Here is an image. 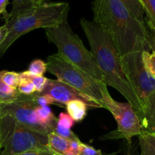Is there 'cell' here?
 Wrapping results in <instances>:
<instances>
[{
	"label": "cell",
	"mask_w": 155,
	"mask_h": 155,
	"mask_svg": "<svg viewBox=\"0 0 155 155\" xmlns=\"http://www.w3.org/2000/svg\"><path fill=\"white\" fill-rule=\"evenodd\" d=\"M93 21L107 31L120 56L148 51L146 24L139 22L120 0H93Z\"/></svg>",
	"instance_id": "obj_1"
},
{
	"label": "cell",
	"mask_w": 155,
	"mask_h": 155,
	"mask_svg": "<svg viewBox=\"0 0 155 155\" xmlns=\"http://www.w3.org/2000/svg\"><path fill=\"white\" fill-rule=\"evenodd\" d=\"M80 25L90 45L91 53L102 73L104 83L118 91L127 99L141 122L143 117V105L124 74L120 56L109 34L93 21L81 18Z\"/></svg>",
	"instance_id": "obj_2"
},
{
	"label": "cell",
	"mask_w": 155,
	"mask_h": 155,
	"mask_svg": "<svg viewBox=\"0 0 155 155\" xmlns=\"http://www.w3.org/2000/svg\"><path fill=\"white\" fill-rule=\"evenodd\" d=\"M68 2H42L34 4L31 0H13L10 13L4 15L2 26L5 37L0 43V57L21 36L39 28L55 27L68 19Z\"/></svg>",
	"instance_id": "obj_3"
},
{
	"label": "cell",
	"mask_w": 155,
	"mask_h": 155,
	"mask_svg": "<svg viewBox=\"0 0 155 155\" xmlns=\"http://www.w3.org/2000/svg\"><path fill=\"white\" fill-rule=\"evenodd\" d=\"M48 42L54 44L58 53L67 61L81 69L92 78L104 82L103 74L90 51L80 37L73 31L65 19L55 27L45 29Z\"/></svg>",
	"instance_id": "obj_4"
},
{
	"label": "cell",
	"mask_w": 155,
	"mask_h": 155,
	"mask_svg": "<svg viewBox=\"0 0 155 155\" xmlns=\"http://www.w3.org/2000/svg\"><path fill=\"white\" fill-rule=\"evenodd\" d=\"M47 71L57 77V80L69 85L81 93L101 105L104 82L98 81L70 63L58 53L47 58ZM103 108V107H102Z\"/></svg>",
	"instance_id": "obj_5"
},
{
	"label": "cell",
	"mask_w": 155,
	"mask_h": 155,
	"mask_svg": "<svg viewBox=\"0 0 155 155\" xmlns=\"http://www.w3.org/2000/svg\"><path fill=\"white\" fill-rule=\"evenodd\" d=\"M0 117L4 137L3 151L0 155H16L38 150L50 151L48 135L27 128L8 116H0Z\"/></svg>",
	"instance_id": "obj_6"
},
{
	"label": "cell",
	"mask_w": 155,
	"mask_h": 155,
	"mask_svg": "<svg viewBox=\"0 0 155 155\" xmlns=\"http://www.w3.org/2000/svg\"><path fill=\"white\" fill-rule=\"evenodd\" d=\"M103 108L107 109L113 115L117 124V129L102 138L105 139H124L127 140V145H132V139L139 136L142 132L141 122L137 114L131 104L128 102H119L110 96L107 91V85L102 88Z\"/></svg>",
	"instance_id": "obj_7"
},
{
	"label": "cell",
	"mask_w": 155,
	"mask_h": 155,
	"mask_svg": "<svg viewBox=\"0 0 155 155\" xmlns=\"http://www.w3.org/2000/svg\"><path fill=\"white\" fill-rule=\"evenodd\" d=\"M142 53L134 51L120 56V64L127 80L143 105L148 95L155 91V79L145 70Z\"/></svg>",
	"instance_id": "obj_8"
},
{
	"label": "cell",
	"mask_w": 155,
	"mask_h": 155,
	"mask_svg": "<svg viewBox=\"0 0 155 155\" xmlns=\"http://www.w3.org/2000/svg\"><path fill=\"white\" fill-rule=\"evenodd\" d=\"M39 106L35 102L33 95L21 96L10 104H0V116H8L21 125L42 134L51 133L38 123L35 115V109Z\"/></svg>",
	"instance_id": "obj_9"
},
{
	"label": "cell",
	"mask_w": 155,
	"mask_h": 155,
	"mask_svg": "<svg viewBox=\"0 0 155 155\" xmlns=\"http://www.w3.org/2000/svg\"><path fill=\"white\" fill-rule=\"evenodd\" d=\"M39 94L50 96L60 107H64L73 100H81L85 101L89 107L102 108L99 104L93 101L92 98L58 80L48 79L46 86Z\"/></svg>",
	"instance_id": "obj_10"
},
{
	"label": "cell",
	"mask_w": 155,
	"mask_h": 155,
	"mask_svg": "<svg viewBox=\"0 0 155 155\" xmlns=\"http://www.w3.org/2000/svg\"><path fill=\"white\" fill-rule=\"evenodd\" d=\"M142 131L155 133V91L150 94L143 104Z\"/></svg>",
	"instance_id": "obj_11"
},
{
	"label": "cell",
	"mask_w": 155,
	"mask_h": 155,
	"mask_svg": "<svg viewBox=\"0 0 155 155\" xmlns=\"http://www.w3.org/2000/svg\"><path fill=\"white\" fill-rule=\"evenodd\" d=\"M35 115L38 123L45 128L53 132L57 125L58 119L54 116L49 106L37 107L35 109Z\"/></svg>",
	"instance_id": "obj_12"
},
{
	"label": "cell",
	"mask_w": 155,
	"mask_h": 155,
	"mask_svg": "<svg viewBox=\"0 0 155 155\" xmlns=\"http://www.w3.org/2000/svg\"><path fill=\"white\" fill-rule=\"evenodd\" d=\"M48 146L54 155H66L70 141L58 136L54 132L48 134Z\"/></svg>",
	"instance_id": "obj_13"
},
{
	"label": "cell",
	"mask_w": 155,
	"mask_h": 155,
	"mask_svg": "<svg viewBox=\"0 0 155 155\" xmlns=\"http://www.w3.org/2000/svg\"><path fill=\"white\" fill-rule=\"evenodd\" d=\"M68 114L75 122H81L87 114L88 104L81 100H73L65 105Z\"/></svg>",
	"instance_id": "obj_14"
},
{
	"label": "cell",
	"mask_w": 155,
	"mask_h": 155,
	"mask_svg": "<svg viewBox=\"0 0 155 155\" xmlns=\"http://www.w3.org/2000/svg\"><path fill=\"white\" fill-rule=\"evenodd\" d=\"M140 155H155V133L142 131L139 136Z\"/></svg>",
	"instance_id": "obj_15"
},
{
	"label": "cell",
	"mask_w": 155,
	"mask_h": 155,
	"mask_svg": "<svg viewBox=\"0 0 155 155\" xmlns=\"http://www.w3.org/2000/svg\"><path fill=\"white\" fill-rule=\"evenodd\" d=\"M21 96V94L18 89L7 86L2 81L0 71V104H10L17 101Z\"/></svg>",
	"instance_id": "obj_16"
},
{
	"label": "cell",
	"mask_w": 155,
	"mask_h": 155,
	"mask_svg": "<svg viewBox=\"0 0 155 155\" xmlns=\"http://www.w3.org/2000/svg\"><path fill=\"white\" fill-rule=\"evenodd\" d=\"M132 15L142 24H145V19L142 6L139 0H120Z\"/></svg>",
	"instance_id": "obj_17"
},
{
	"label": "cell",
	"mask_w": 155,
	"mask_h": 155,
	"mask_svg": "<svg viewBox=\"0 0 155 155\" xmlns=\"http://www.w3.org/2000/svg\"><path fill=\"white\" fill-rule=\"evenodd\" d=\"M139 2L147 15L145 23L155 28V0H139Z\"/></svg>",
	"instance_id": "obj_18"
},
{
	"label": "cell",
	"mask_w": 155,
	"mask_h": 155,
	"mask_svg": "<svg viewBox=\"0 0 155 155\" xmlns=\"http://www.w3.org/2000/svg\"><path fill=\"white\" fill-rule=\"evenodd\" d=\"M2 81L7 86L18 89L20 83H21V74L19 73L14 72V71H1Z\"/></svg>",
	"instance_id": "obj_19"
},
{
	"label": "cell",
	"mask_w": 155,
	"mask_h": 155,
	"mask_svg": "<svg viewBox=\"0 0 155 155\" xmlns=\"http://www.w3.org/2000/svg\"><path fill=\"white\" fill-rule=\"evenodd\" d=\"M142 62L147 72L155 79V51H143L142 53Z\"/></svg>",
	"instance_id": "obj_20"
},
{
	"label": "cell",
	"mask_w": 155,
	"mask_h": 155,
	"mask_svg": "<svg viewBox=\"0 0 155 155\" xmlns=\"http://www.w3.org/2000/svg\"><path fill=\"white\" fill-rule=\"evenodd\" d=\"M20 74H21V77L28 79L29 80H30L33 83L35 88H36V91L37 93L42 92L47 84L48 78H46L44 76H32L27 74V71L20 73Z\"/></svg>",
	"instance_id": "obj_21"
},
{
	"label": "cell",
	"mask_w": 155,
	"mask_h": 155,
	"mask_svg": "<svg viewBox=\"0 0 155 155\" xmlns=\"http://www.w3.org/2000/svg\"><path fill=\"white\" fill-rule=\"evenodd\" d=\"M27 74L32 76H43L47 71L46 62L41 59H36L29 64Z\"/></svg>",
	"instance_id": "obj_22"
},
{
	"label": "cell",
	"mask_w": 155,
	"mask_h": 155,
	"mask_svg": "<svg viewBox=\"0 0 155 155\" xmlns=\"http://www.w3.org/2000/svg\"><path fill=\"white\" fill-rule=\"evenodd\" d=\"M21 83L18 87V90L21 95H30L36 92V88L30 80L21 76Z\"/></svg>",
	"instance_id": "obj_23"
},
{
	"label": "cell",
	"mask_w": 155,
	"mask_h": 155,
	"mask_svg": "<svg viewBox=\"0 0 155 155\" xmlns=\"http://www.w3.org/2000/svg\"><path fill=\"white\" fill-rule=\"evenodd\" d=\"M33 97L34 98L35 102L36 103L39 107H44V106H48L49 104H55L58 106V104L54 101V99L47 95H42V94L35 92L33 94Z\"/></svg>",
	"instance_id": "obj_24"
},
{
	"label": "cell",
	"mask_w": 155,
	"mask_h": 155,
	"mask_svg": "<svg viewBox=\"0 0 155 155\" xmlns=\"http://www.w3.org/2000/svg\"><path fill=\"white\" fill-rule=\"evenodd\" d=\"M53 132L55 133L57 135H58V136H61V137L64 138V139H68L69 141H80L78 136H76L73 133L72 130H69V129L64 128V127H60L58 125H56Z\"/></svg>",
	"instance_id": "obj_25"
},
{
	"label": "cell",
	"mask_w": 155,
	"mask_h": 155,
	"mask_svg": "<svg viewBox=\"0 0 155 155\" xmlns=\"http://www.w3.org/2000/svg\"><path fill=\"white\" fill-rule=\"evenodd\" d=\"M74 123H75V121L72 119V117L68 114L61 112L59 114L58 119L57 121V125L64 127V128L71 130V128L74 127Z\"/></svg>",
	"instance_id": "obj_26"
},
{
	"label": "cell",
	"mask_w": 155,
	"mask_h": 155,
	"mask_svg": "<svg viewBox=\"0 0 155 155\" xmlns=\"http://www.w3.org/2000/svg\"><path fill=\"white\" fill-rule=\"evenodd\" d=\"M79 155H105L99 149H95L93 147L82 142Z\"/></svg>",
	"instance_id": "obj_27"
},
{
	"label": "cell",
	"mask_w": 155,
	"mask_h": 155,
	"mask_svg": "<svg viewBox=\"0 0 155 155\" xmlns=\"http://www.w3.org/2000/svg\"><path fill=\"white\" fill-rule=\"evenodd\" d=\"M146 24L147 32H148V44L149 51H155V28Z\"/></svg>",
	"instance_id": "obj_28"
},
{
	"label": "cell",
	"mask_w": 155,
	"mask_h": 155,
	"mask_svg": "<svg viewBox=\"0 0 155 155\" xmlns=\"http://www.w3.org/2000/svg\"><path fill=\"white\" fill-rule=\"evenodd\" d=\"M82 142L80 141H70L66 155H79Z\"/></svg>",
	"instance_id": "obj_29"
},
{
	"label": "cell",
	"mask_w": 155,
	"mask_h": 155,
	"mask_svg": "<svg viewBox=\"0 0 155 155\" xmlns=\"http://www.w3.org/2000/svg\"><path fill=\"white\" fill-rule=\"evenodd\" d=\"M16 155H54V154H52V153H51L50 151H40V150H38V151H27V152L21 153V154H16Z\"/></svg>",
	"instance_id": "obj_30"
},
{
	"label": "cell",
	"mask_w": 155,
	"mask_h": 155,
	"mask_svg": "<svg viewBox=\"0 0 155 155\" xmlns=\"http://www.w3.org/2000/svg\"><path fill=\"white\" fill-rule=\"evenodd\" d=\"M9 0H0V15L3 14V15L7 13L6 7L8 5Z\"/></svg>",
	"instance_id": "obj_31"
},
{
	"label": "cell",
	"mask_w": 155,
	"mask_h": 155,
	"mask_svg": "<svg viewBox=\"0 0 155 155\" xmlns=\"http://www.w3.org/2000/svg\"><path fill=\"white\" fill-rule=\"evenodd\" d=\"M127 155H140V154L137 152V151H136V149H133L131 145L130 146H129L128 151H127Z\"/></svg>",
	"instance_id": "obj_32"
},
{
	"label": "cell",
	"mask_w": 155,
	"mask_h": 155,
	"mask_svg": "<svg viewBox=\"0 0 155 155\" xmlns=\"http://www.w3.org/2000/svg\"><path fill=\"white\" fill-rule=\"evenodd\" d=\"M3 142H4V137H3L2 130V126H1V117H0V150L2 148Z\"/></svg>",
	"instance_id": "obj_33"
},
{
	"label": "cell",
	"mask_w": 155,
	"mask_h": 155,
	"mask_svg": "<svg viewBox=\"0 0 155 155\" xmlns=\"http://www.w3.org/2000/svg\"><path fill=\"white\" fill-rule=\"evenodd\" d=\"M5 37V32L4 30H3L2 27H0V43L2 42L3 39Z\"/></svg>",
	"instance_id": "obj_34"
},
{
	"label": "cell",
	"mask_w": 155,
	"mask_h": 155,
	"mask_svg": "<svg viewBox=\"0 0 155 155\" xmlns=\"http://www.w3.org/2000/svg\"><path fill=\"white\" fill-rule=\"evenodd\" d=\"M34 4H40V3H42L44 2V0H31Z\"/></svg>",
	"instance_id": "obj_35"
},
{
	"label": "cell",
	"mask_w": 155,
	"mask_h": 155,
	"mask_svg": "<svg viewBox=\"0 0 155 155\" xmlns=\"http://www.w3.org/2000/svg\"><path fill=\"white\" fill-rule=\"evenodd\" d=\"M118 152H113V153H110V154H105V155H117V154Z\"/></svg>",
	"instance_id": "obj_36"
}]
</instances>
